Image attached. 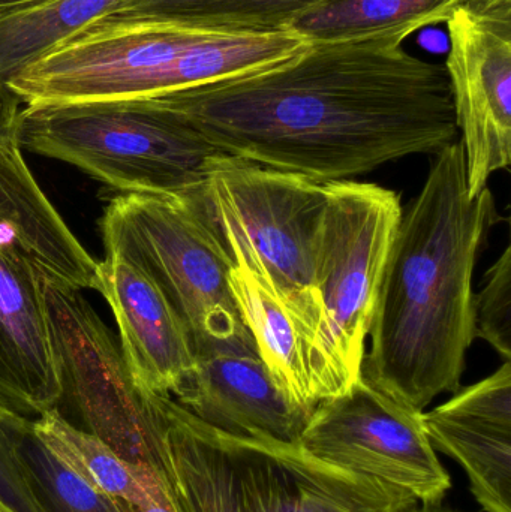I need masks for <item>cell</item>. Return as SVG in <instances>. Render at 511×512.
Here are the masks:
<instances>
[{"mask_svg": "<svg viewBox=\"0 0 511 512\" xmlns=\"http://www.w3.org/2000/svg\"><path fill=\"white\" fill-rule=\"evenodd\" d=\"M393 29L311 42L293 59L150 98L219 152L315 182H344L459 137L444 65Z\"/></svg>", "mask_w": 511, "mask_h": 512, "instance_id": "obj_1", "label": "cell"}, {"mask_svg": "<svg viewBox=\"0 0 511 512\" xmlns=\"http://www.w3.org/2000/svg\"><path fill=\"white\" fill-rule=\"evenodd\" d=\"M500 221L491 189L468 195L461 141L434 155L387 258L360 373L369 384L420 412L461 390L476 340L474 268Z\"/></svg>", "mask_w": 511, "mask_h": 512, "instance_id": "obj_2", "label": "cell"}, {"mask_svg": "<svg viewBox=\"0 0 511 512\" xmlns=\"http://www.w3.org/2000/svg\"><path fill=\"white\" fill-rule=\"evenodd\" d=\"M165 477L179 512H411L416 498L336 468L300 444L207 426L159 396Z\"/></svg>", "mask_w": 511, "mask_h": 512, "instance_id": "obj_3", "label": "cell"}, {"mask_svg": "<svg viewBox=\"0 0 511 512\" xmlns=\"http://www.w3.org/2000/svg\"><path fill=\"white\" fill-rule=\"evenodd\" d=\"M44 285L99 288V262L24 161L17 128L0 137V408L35 420L62 399Z\"/></svg>", "mask_w": 511, "mask_h": 512, "instance_id": "obj_4", "label": "cell"}, {"mask_svg": "<svg viewBox=\"0 0 511 512\" xmlns=\"http://www.w3.org/2000/svg\"><path fill=\"white\" fill-rule=\"evenodd\" d=\"M17 135L23 149L72 165L117 194H195L222 153L149 99L26 105Z\"/></svg>", "mask_w": 511, "mask_h": 512, "instance_id": "obj_5", "label": "cell"}, {"mask_svg": "<svg viewBox=\"0 0 511 512\" xmlns=\"http://www.w3.org/2000/svg\"><path fill=\"white\" fill-rule=\"evenodd\" d=\"M200 197L231 261L258 271L330 352L315 280L327 183L221 153L210 165Z\"/></svg>", "mask_w": 511, "mask_h": 512, "instance_id": "obj_6", "label": "cell"}, {"mask_svg": "<svg viewBox=\"0 0 511 512\" xmlns=\"http://www.w3.org/2000/svg\"><path fill=\"white\" fill-rule=\"evenodd\" d=\"M200 191L117 194L99 222L105 254L123 256L152 277L185 322L195 352L254 342L228 285L230 255Z\"/></svg>", "mask_w": 511, "mask_h": 512, "instance_id": "obj_7", "label": "cell"}, {"mask_svg": "<svg viewBox=\"0 0 511 512\" xmlns=\"http://www.w3.org/2000/svg\"><path fill=\"white\" fill-rule=\"evenodd\" d=\"M45 313L62 399L90 433L132 465L164 469L159 396L138 384L119 339L81 291L44 285Z\"/></svg>", "mask_w": 511, "mask_h": 512, "instance_id": "obj_8", "label": "cell"}, {"mask_svg": "<svg viewBox=\"0 0 511 512\" xmlns=\"http://www.w3.org/2000/svg\"><path fill=\"white\" fill-rule=\"evenodd\" d=\"M329 204L317 255V291L333 360L351 385L360 378L387 258L402 216L390 189L354 180L327 183Z\"/></svg>", "mask_w": 511, "mask_h": 512, "instance_id": "obj_9", "label": "cell"}, {"mask_svg": "<svg viewBox=\"0 0 511 512\" xmlns=\"http://www.w3.org/2000/svg\"><path fill=\"white\" fill-rule=\"evenodd\" d=\"M299 444L315 459L402 490L419 504L443 502L452 487L426 435L423 412L396 402L362 375L347 393L314 409Z\"/></svg>", "mask_w": 511, "mask_h": 512, "instance_id": "obj_10", "label": "cell"}, {"mask_svg": "<svg viewBox=\"0 0 511 512\" xmlns=\"http://www.w3.org/2000/svg\"><path fill=\"white\" fill-rule=\"evenodd\" d=\"M446 68L462 135L467 189L476 198L511 162V8L461 5L446 21Z\"/></svg>", "mask_w": 511, "mask_h": 512, "instance_id": "obj_11", "label": "cell"}, {"mask_svg": "<svg viewBox=\"0 0 511 512\" xmlns=\"http://www.w3.org/2000/svg\"><path fill=\"white\" fill-rule=\"evenodd\" d=\"M173 399L213 429L299 444L311 414L276 387L254 342H219L195 352V369Z\"/></svg>", "mask_w": 511, "mask_h": 512, "instance_id": "obj_12", "label": "cell"}, {"mask_svg": "<svg viewBox=\"0 0 511 512\" xmlns=\"http://www.w3.org/2000/svg\"><path fill=\"white\" fill-rule=\"evenodd\" d=\"M228 285L258 357L297 408L312 414L324 400L347 393L345 379L321 337L242 261H231Z\"/></svg>", "mask_w": 511, "mask_h": 512, "instance_id": "obj_13", "label": "cell"}, {"mask_svg": "<svg viewBox=\"0 0 511 512\" xmlns=\"http://www.w3.org/2000/svg\"><path fill=\"white\" fill-rule=\"evenodd\" d=\"M99 294L113 310L120 348L138 384L171 396L195 369L185 322L152 277L123 256L99 262Z\"/></svg>", "mask_w": 511, "mask_h": 512, "instance_id": "obj_14", "label": "cell"}, {"mask_svg": "<svg viewBox=\"0 0 511 512\" xmlns=\"http://www.w3.org/2000/svg\"><path fill=\"white\" fill-rule=\"evenodd\" d=\"M426 435L435 451L467 472L485 512H511V363L429 412Z\"/></svg>", "mask_w": 511, "mask_h": 512, "instance_id": "obj_15", "label": "cell"}, {"mask_svg": "<svg viewBox=\"0 0 511 512\" xmlns=\"http://www.w3.org/2000/svg\"><path fill=\"white\" fill-rule=\"evenodd\" d=\"M123 0H41L0 15V93L23 69Z\"/></svg>", "mask_w": 511, "mask_h": 512, "instance_id": "obj_16", "label": "cell"}, {"mask_svg": "<svg viewBox=\"0 0 511 512\" xmlns=\"http://www.w3.org/2000/svg\"><path fill=\"white\" fill-rule=\"evenodd\" d=\"M330 0H123L117 14L180 21L207 32L267 33L293 24Z\"/></svg>", "mask_w": 511, "mask_h": 512, "instance_id": "obj_17", "label": "cell"}, {"mask_svg": "<svg viewBox=\"0 0 511 512\" xmlns=\"http://www.w3.org/2000/svg\"><path fill=\"white\" fill-rule=\"evenodd\" d=\"M471 0H330L290 30L309 42L336 41L393 29L419 32L446 23Z\"/></svg>", "mask_w": 511, "mask_h": 512, "instance_id": "obj_18", "label": "cell"}, {"mask_svg": "<svg viewBox=\"0 0 511 512\" xmlns=\"http://www.w3.org/2000/svg\"><path fill=\"white\" fill-rule=\"evenodd\" d=\"M32 430L57 459L90 486L125 504L140 499L147 472L153 468L132 465L98 436L69 423L57 408L35 418Z\"/></svg>", "mask_w": 511, "mask_h": 512, "instance_id": "obj_19", "label": "cell"}, {"mask_svg": "<svg viewBox=\"0 0 511 512\" xmlns=\"http://www.w3.org/2000/svg\"><path fill=\"white\" fill-rule=\"evenodd\" d=\"M17 453L30 490L42 512H126L125 507L78 477L33 433L21 427Z\"/></svg>", "mask_w": 511, "mask_h": 512, "instance_id": "obj_20", "label": "cell"}, {"mask_svg": "<svg viewBox=\"0 0 511 512\" xmlns=\"http://www.w3.org/2000/svg\"><path fill=\"white\" fill-rule=\"evenodd\" d=\"M474 334L488 342L506 361L511 358V246L486 271L474 292Z\"/></svg>", "mask_w": 511, "mask_h": 512, "instance_id": "obj_21", "label": "cell"}, {"mask_svg": "<svg viewBox=\"0 0 511 512\" xmlns=\"http://www.w3.org/2000/svg\"><path fill=\"white\" fill-rule=\"evenodd\" d=\"M27 418L0 408V510L42 512L30 490L17 453V438Z\"/></svg>", "mask_w": 511, "mask_h": 512, "instance_id": "obj_22", "label": "cell"}, {"mask_svg": "<svg viewBox=\"0 0 511 512\" xmlns=\"http://www.w3.org/2000/svg\"><path fill=\"white\" fill-rule=\"evenodd\" d=\"M20 102L8 93H0V137L17 128Z\"/></svg>", "mask_w": 511, "mask_h": 512, "instance_id": "obj_23", "label": "cell"}, {"mask_svg": "<svg viewBox=\"0 0 511 512\" xmlns=\"http://www.w3.org/2000/svg\"><path fill=\"white\" fill-rule=\"evenodd\" d=\"M41 2V0H0V15L6 12L17 11V9L26 8L33 3Z\"/></svg>", "mask_w": 511, "mask_h": 512, "instance_id": "obj_24", "label": "cell"}, {"mask_svg": "<svg viewBox=\"0 0 511 512\" xmlns=\"http://www.w3.org/2000/svg\"><path fill=\"white\" fill-rule=\"evenodd\" d=\"M411 512H456V511L452 510V508L446 507V505H443V502H438V504H419Z\"/></svg>", "mask_w": 511, "mask_h": 512, "instance_id": "obj_25", "label": "cell"}, {"mask_svg": "<svg viewBox=\"0 0 511 512\" xmlns=\"http://www.w3.org/2000/svg\"><path fill=\"white\" fill-rule=\"evenodd\" d=\"M465 5L480 6V8H492V6L511 5V0H471L470 3H465Z\"/></svg>", "mask_w": 511, "mask_h": 512, "instance_id": "obj_26", "label": "cell"}, {"mask_svg": "<svg viewBox=\"0 0 511 512\" xmlns=\"http://www.w3.org/2000/svg\"><path fill=\"white\" fill-rule=\"evenodd\" d=\"M0 512H3L2 510H0Z\"/></svg>", "mask_w": 511, "mask_h": 512, "instance_id": "obj_27", "label": "cell"}]
</instances>
